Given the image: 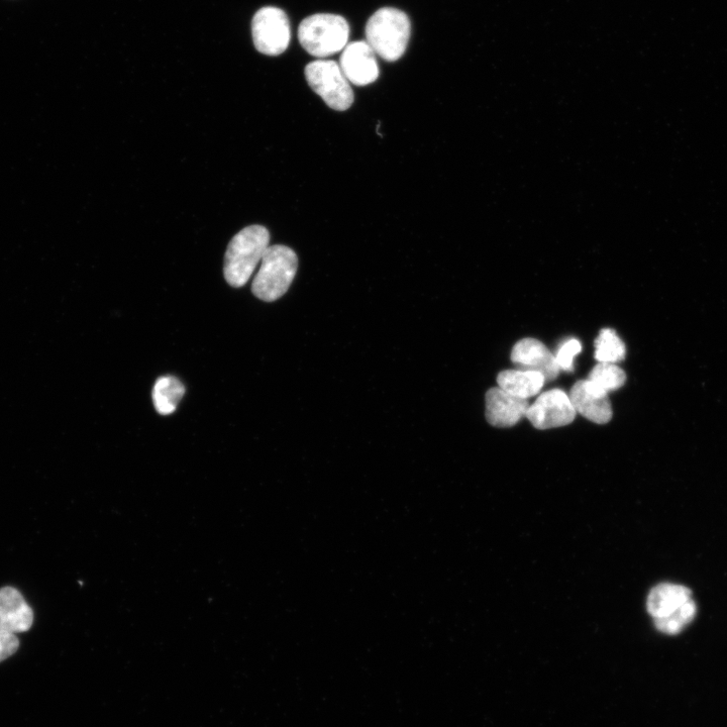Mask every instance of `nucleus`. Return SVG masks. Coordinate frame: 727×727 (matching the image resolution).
Instances as JSON below:
<instances>
[{
  "label": "nucleus",
  "mask_w": 727,
  "mask_h": 727,
  "mask_svg": "<svg viewBox=\"0 0 727 727\" xmlns=\"http://www.w3.org/2000/svg\"><path fill=\"white\" fill-rule=\"evenodd\" d=\"M582 351V345L581 343L576 339H571L569 341H566L557 352L556 360L560 367V369H563L565 371H573L574 370V358L581 353Z\"/></svg>",
  "instance_id": "obj_19"
},
{
  "label": "nucleus",
  "mask_w": 727,
  "mask_h": 727,
  "mask_svg": "<svg viewBox=\"0 0 727 727\" xmlns=\"http://www.w3.org/2000/svg\"><path fill=\"white\" fill-rule=\"evenodd\" d=\"M340 66L349 80L357 86H366L379 77L375 52L367 42L348 44L341 57Z\"/></svg>",
  "instance_id": "obj_10"
},
{
  "label": "nucleus",
  "mask_w": 727,
  "mask_h": 727,
  "mask_svg": "<svg viewBox=\"0 0 727 727\" xmlns=\"http://www.w3.org/2000/svg\"><path fill=\"white\" fill-rule=\"evenodd\" d=\"M261 262L252 291L257 298L273 302L288 291L297 272L298 258L292 249L274 245L266 250Z\"/></svg>",
  "instance_id": "obj_3"
},
{
  "label": "nucleus",
  "mask_w": 727,
  "mask_h": 727,
  "mask_svg": "<svg viewBox=\"0 0 727 727\" xmlns=\"http://www.w3.org/2000/svg\"><path fill=\"white\" fill-rule=\"evenodd\" d=\"M350 27L337 15L319 14L302 21L298 38L304 50L319 58L332 56L348 45Z\"/></svg>",
  "instance_id": "obj_4"
},
{
  "label": "nucleus",
  "mask_w": 727,
  "mask_h": 727,
  "mask_svg": "<svg viewBox=\"0 0 727 727\" xmlns=\"http://www.w3.org/2000/svg\"><path fill=\"white\" fill-rule=\"evenodd\" d=\"M269 242V231L257 225L245 228L232 239L224 267L225 278L231 286L240 288L247 284L269 248Z\"/></svg>",
  "instance_id": "obj_1"
},
{
  "label": "nucleus",
  "mask_w": 727,
  "mask_h": 727,
  "mask_svg": "<svg viewBox=\"0 0 727 727\" xmlns=\"http://www.w3.org/2000/svg\"><path fill=\"white\" fill-rule=\"evenodd\" d=\"M530 407L528 399L513 396L500 387L486 393V419L496 428H510L526 417Z\"/></svg>",
  "instance_id": "obj_9"
},
{
  "label": "nucleus",
  "mask_w": 727,
  "mask_h": 727,
  "mask_svg": "<svg viewBox=\"0 0 727 727\" xmlns=\"http://www.w3.org/2000/svg\"><path fill=\"white\" fill-rule=\"evenodd\" d=\"M608 393L591 380H580L570 392V399L576 412L588 421L605 425L612 419V407Z\"/></svg>",
  "instance_id": "obj_8"
},
{
  "label": "nucleus",
  "mask_w": 727,
  "mask_h": 727,
  "mask_svg": "<svg viewBox=\"0 0 727 727\" xmlns=\"http://www.w3.org/2000/svg\"><path fill=\"white\" fill-rule=\"evenodd\" d=\"M594 345L595 359L599 363L615 364L626 359V345L620 340L616 332L611 329L601 330Z\"/></svg>",
  "instance_id": "obj_16"
},
{
  "label": "nucleus",
  "mask_w": 727,
  "mask_h": 727,
  "mask_svg": "<svg viewBox=\"0 0 727 727\" xmlns=\"http://www.w3.org/2000/svg\"><path fill=\"white\" fill-rule=\"evenodd\" d=\"M511 361L522 370L543 374L546 381L555 380L560 373L556 357L536 339L529 338L516 343L511 351Z\"/></svg>",
  "instance_id": "obj_11"
},
{
  "label": "nucleus",
  "mask_w": 727,
  "mask_h": 727,
  "mask_svg": "<svg viewBox=\"0 0 727 727\" xmlns=\"http://www.w3.org/2000/svg\"><path fill=\"white\" fill-rule=\"evenodd\" d=\"M576 413L570 397L561 389H553L538 397L526 417L536 429L549 430L572 424Z\"/></svg>",
  "instance_id": "obj_7"
},
{
  "label": "nucleus",
  "mask_w": 727,
  "mask_h": 727,
  "mask_svg": "<svg viewBox=\"0 0 727 727\" xmlns=\"http://www.w3.org/2000/svg\"><path fill=\"white\" fill-rule=\"evenodd\" d=\"M252 32L256 49L268 56L284 53L291 39L287 15L272 7L263 8L255 15Z\"/></svg>",
  "instance_id": "obj_6"
},
{
  "label": "nucleus",
  "mask_w": 727,
  "mask_h": 727,
  "mask_svg": "<svg viewBox=\"0 0 727 727\" xmlns=\"http://www.w3.org/2000/svg\"><path fill=\"white\" fill-rule=\"evenodd\" d=\"M185 394L182 382L173 376L159 378L153 389V401L158 413H173Z\"/></svg>",
  "instance_id": "obj_15"
},
{
  "label": "nucleus",
  "mask_w": 727,
  "mask_h": 727,
  "mask_svg": "<svg viewBox=\"0 0 727 727\" xmlns=\"http://www.w3.org/2000/svg\"><path fill=\"white\" fill-rule=\"evenodd\" d=\"M20 647V641L15 634L0 631V662L13 656Z\"/></svg>",
  "instance_id": "obj_20"
},
{
  "label": "nucleus",
  "mask_w": 727,
  "mask_h": 727,
  "mask_svg": "<svg viewBox=\"0 0 727 727\" xmlns=\"http://www.w3.org/2000/svg\"><path fill=\"white\" fill-rule=\"evenodd\" d=\"M306 80L328 107L345 112L354 102V92L341 66L332 60H317L305 67Z\"/></svg>",
  "instance_id": "obj_5"
},
{
  "label": "nucleus",
  "mask_w": 727,
  "mask_h": 727,
  "mask_svg": "<svg viewBox=\"0 0 727 727\" xmlns=\"http://www.w3.org/2000/svg\"><path fill=\"white\" fill-rule=\"evenodd\" d=\"M546 378L543 374L529 370H505L499 373L497 383L507 393L528 399L539 394Z\"/></svg>",
  "instance_id": "obj_14"
},
{
  "label": "nucleus",
  "mask_w": 727,
  "mask_h": 727,
  "mask_svg": "<svg viewBox=\"0 0 727 727\" xmlns=\"http://www.w3.org/2000/svg\"><path fill=\"white\" fill-rule=\"evenodd\" d=\"M696 604L691 598L667 617L655 619L656 628L663 634L674 636L682 632L696 615Z\"/></svg>",
  "instance_id": "obj_17"
},
{
  "label": "nucleus",
  "mask_w": 727,
  "mask_h": 727,
  "mask_svg": "<svg viewBox=\"0 0 727 727\" xmlns=\"http://www.w3.org/2000/svg\"><path fill=\"white\" fill-rule=\"evenodd\" d=\"M410 32L408 17L392 8L377 11L366 26L367 43L375 54L388 62H395L403 56Z\"/></svg>",
  "instance_id": "obj_2"
},
{
  "label": "nucleus",
  "mask_w": 727,
  "mask_h": 727,
  "mask_svg": "<svg viewBox=\"0 0 727 727\" xmlns=\"http://www.w3.org/2000/svg\"><path fill=\"white\" fill-rule=\"evenodd\" d=\"M589 380L608 393L625 385L627 375L625 371L613 363H599L590 372Z\"/></svg>",
  "instance_id": "obj_18"
},
{
  "label": "nucleus",
  "mask_w": 727,
  "mask_h": 727,
  "mask_svg": "<svg viewBox=\"0 0 727 727\" xmlns=\"http://www.w3.org/2000/svg\"><path fill=\"white\" fill-rule=\"evenodd\" d=\"M691 598V591L687 587L663 583L651 591L648 598V611L655 619L664 618Z\"/></svg>",
  "instance_id": "obj_13"
},
{
  "label": "nucleus",
  "mask_w": 727,
  "mask_h": 727,
  "mask_svg": "<svg viewBox=\"0 0 727 727\" xmlns=\"http://www.w3.org/2000/svg\"><path fill=\"white\" fill-rule=\"evenodd\" d=\"M34 612L22 593L13 587L0 589V631L19 634L28 632Z\"/></svg>",
  "instance_id": "obj_12"
}]
</instances>
